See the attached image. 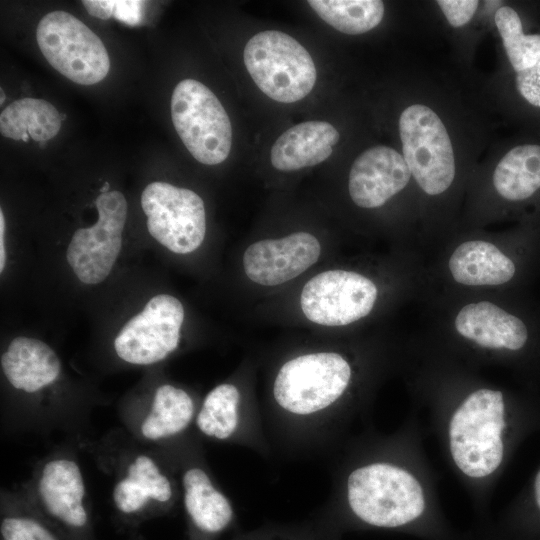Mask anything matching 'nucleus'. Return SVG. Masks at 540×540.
Returning a JSON list of instances; mask_svg holds the SVG:
<instances>
[{
  "instance_id": "f257e3e1",
  "label": "nucleus",
  "mask_w": 540,
  "mask_h": 540,
  "mask_svg": "<svg viewBox=\"0 0 540 540\" xmlns=\"http://www.w3.org/2000/svg\"><path fill=\"white\" fill-rule=\"evenodd\" d=\"M504 407L500 391L479 389L454 412L449 424L450 451L465 475L483 478L501 464Z\"/></svg>"
},
{
  "instance_id": "f03ea898",
  "label": "nucleus",
  "mask_w": 540,
  "mask_h": 540,
  "mask_svg": "<svg viewBox=\"0 0 540 540\" xmlns=\"http://www.w3.org/2000/svg\"><path fill=\"white\" fill-rule=\"evenodd\" d=\"M24 493L65 540H96L84 476L73 456L46 458Z\"/></svg>"
},
{
  "instance_id": "7ed1b4c3",
  "label": "nucleus",
  "mask_w": 540,
  "mask_h": 540,
  "mask_svg": "<svg viewBox=\"0 0 540 540\" xmlns=\"http://www.w3.org/2000/svg\"><path fill=\"white\" fill-rule=\"evenodd\" d=\"M243 57L255 84L275 101L296 102L315 85L317 72L309 52L281 31L265 30L252 36Z\"/></svg>"
},
{
  "instance_id": "20e7f679",
  "label": "nucleus",
  "mask_w": 540,
  "mask_h": 540,
  "mask_svg": "<svg viewBox=\"0 0 540 540\" xmlns=\"http://www.w3.org/2000/svg\"><path fill=\"white\" fill-rule=\"evenodd\" d=\"M174 128L191 155L200 163L225 161L232 145L229 116L216 95L194 79L180 81L171 97Z\"/></svg>"
},
{
  "instance_id": "39448f33",
  "label": "nucleus",
  "mask_w": 540,
  "mask_h": 540,
  "mask_svg": "<svg viewBox=\"0 0 540 540\" xmlns=\"http://www.w3.org/2000/svg\"><path fill=\"white\" fill-rule=\"evenodd\" d=\"M36 40L48 63L77 84H96L109 72L110 59L101 39L68 12L46 14L38 23Z\"/></svg>"
},
{
  "instance_id": "423d86ee",
  "label": "nucleus",
  "mask_w": 540,
  "mask_h": 540,
  "mask_svg": "<svg viewBox=\"0 0 540 540\" xmlns=\"http://www.w3.org/2000/svg\"><path fill=\"white\" fill-rule=\"evenodd\" d=\"M403 157L420 188L429 195L447 190L455 177L451 140L439 116L429 107L415 104L399 118Z\"/></svg>"
},
{
  "instance_id": "0eeeda50",
  "label": "nucleus",
  "mask_w": 540,
  "mask_h": 540,
  "mask_svg": "<svg viewBox=\"0 0 540 540\" xmlns=\"http://www.w3.org/2000/svg\"><path fill=\"white\" fill-rule=\"evenodd\" d=\"M194 427L202 437L213 441L243 446L264 457L273 453L262 410L233 382H223L206 394Z\"/></svg>"
},
{
  "instance_id": "6e6552de",
  "label": "nucleus",
  "mask_w": 540,
  "mask_h": 540,
  "mask_svg": "<svg viewBox=\"0 0 540 540\" xmlns=\"http://www.w3.org/2000/svg\"><path fill=\"white\" fill-rule=\"evenodd\" d=\"M151 236L170 251L196 250L206 233L204 202L194 191L166 182H152L141 195Z\"/></svg>"
},
{
  "instance_id": "1a4fd4ad",
  "label": "nucleus",
  "mask_w": 540,
  "mask_h": 540,
  "mask_svg": "<svg viewBox=\"0 0 540 540\" xmlns=\"http://www.w3.org/2000/svg\"><path fill=\"white\" fill-rule=\"evenodd\" d=\"M111 498L120 519L134 526L171 511L180 498V486L158 459L138 452L122 465Z\"/></svg>"
},
{
  "instance_id": "9d476101",
  "label": "nucleus",
  "mask_w": 540,
  "mask_h": 540,
  "mask_svg": "<svg viewBox=\"0 0 540 540\" xmlns=\"http://www.w3.org/2000/svg\"><path fill=\"white\" fill-rule=\"evenodd\" d=\"M377 299L376 285L347 270H328L303 287L300 305L305 317L324 326H344L367 316Z\"/></svg>"
},
{
  "instance_id": "9b49d317",
  "label": "nucleus",
  "mask_w": 540,
  "mask_h": 540,
  "mask_svg": "<svg viewBox=\"0 0 540 540\" xmlns=\"http://www.w3.org/2000/svg\"><path fill=\"white\" fill-rule=\"evenodd\" d=\"M184 455L179 460V486L188 540H220L237 521L233 503L196 448Z\"/></svg>"
},
{
  "instance_id": "f8f14e48",
  "label": "nucleus",
  "mask_w": 540,
  "mask_h": 540,
  "mask_svg": "<svg viewBox=\"0 0 540 540\" xmlns=\"http://www.w3.org/2000/svg\"><path fill=\"white\" fill-rule=\"evenodd\" d=\"M183 319L184 308L177 298L168 294L154 296L116 336V354L134 365H150L164 360L179 345Z\"/></svg>"
},
{
  "instance_id": "ddd939ff",
  "label": "nucleus",
  "mask_w": 540,
  "mask_h": 540,
  "mask_svg": "<svg viewBox=\"0 0 540 540\" xmlns=\"http://www.w3.org/2000/svg\"><path fill=\"white\" fill-rule=\"evenodd\" d=\"M321 253L318 239L307 232H295L279 239H264L244 252L247 277L263 286L286 283L315 264Z\"/></svg>"
},
{
  "instance_id": "4468645a",
  "label": "nucleus",
  "mask_w": 540,
  "mask_h": 540,
  "mask_svg": "<svg viewBox=\"0 0 540 540\" xmlns=\"http://www.w3.org/2000/svg\"><path fill=\"white\" fill-rule=\"evenodd\" d=\"M411 172L402 155L387 146L365 150L353 162L349 173V194L362 208H377L400 192Z\"/></svg>"
},
{
  "instance_id": "2eb2a0df",
  "label": "nucleus",
  "mask_w": 540,
  "mask_h": 540,
  "mask_svg": "<svg viewBox=\"0 0 540 540\" xmlns=\"http://www.w3.org/2000/svg\"><path fill=\"white\" fill-rule=\"evenodd\" d=\"M98 221L91 227L75 231L68 245L66 257L73 267L79 257L91 264L106 262L113 267L119 250L112 244L122 237L127 217V201L119 191L101 193L95 200Z\"/></svg>"
},
{
  "instance_id": "dca6fc26",
  "label": "nucleus",
  "mask_w": 540,
  "mask_h": 540,
  "mask_svg": "<svg viewBox=\"0 0 540 540\" xmlns=\"http://www.w3.org/2000/svg\"><path fill=\"white\" fill-rule=\"evenodd\" d=\"M198 407L185 389L160 385L147 409L136 417L134 430L146 442L180 439L194 426Z\"/></svg>"
},
{
  "instance_id": "f3484780",
  "label": "nucleus",
  "mask_w": 540,
  "mask_h": 540,
  "mask_svg": "<svg viewBox=\"0 0 540 540\" xmlns=\"http://www.w3.org/2000/svg\"><path fill=\"white\" fill-rule=\"evenodd\" d=\"M455 327L463 337L493 349L516 351L525 346L529 337L522 319L487 301L464 306Z\"/></svg>"
},
{
  "instance_id": "a211bd4d",
  "label": "nucleus",
  "mask_w": 540,
  "mask_h": 540,
  "mask_svg": "<svg viewBox=\"0 0 540 540\" xmlns=\"http://www.w3.org/2000/svg\"><path fill=\"white\" fill-rule=\"evenodd\" d=\"M1 367L11 386L28 394L53 385L61 373V361L50 346L23 336L9 343Z\"/></svg>"
},
{
  "instance_id": "6ab92c4d",
  "label": "nucleus",
  "mask_w": 540,
  "mask_h": 540,
  "mask_svg": "<svg viewBox=\"0 0 540 540\" xmlns=\"http://www.w3.org/2000/svg\"><path fill=\"white\" fill-rule=\"evenodd\" d=\"M340 139L339 132L325 121L299 123L283 132L270 152V161L280 171H295L325 161Z\"/></svg>"
},
{
  "instance_id": "aec40b11",
  "label": "nucleus",
  "mask_w": 540,
  "mask_h": 540,
  "mask_svg": "<svg viewBox=\"0 0 540 540\" xmlns=\"http://www.w3.org/2000/svg\"><path fill=\"white\" fill-rule=\"evenodd\" d=\"M449 269L455 281L471 286L504 284L516 273L512 259L485 241L459 245L450 257Z\"/></svg>"
},
{
  "instance_id": "412c9836",
  "label": "nucleus",
  "mask_w": 540,
  "mask_h": 540,
  "mask_svg": "<svg viewBox=\"0 0 540 540\" xmlns=\"http://www.w3.org/2000/svg\"><path fill=\"white\" fill-rule=\"evenodd\" d=\"M62 117L48 101L22 98L9 104L0 114L1 135L13 140L47 142L61 128Z\"/></svg>"
},
{
  "instance_id": "4be33fe9",
  "label": "nucleus",
  "mask_w": 540,
  "mask_h": 540,
  "mask_svg": "<svg viewBox=\"0 0 540 540\" xmlns=\"http://www.w3.org/2000/svg\"><path fill=\"white\" fill-rule=\"evenodd\" d=\"M493 184L509 201H523L540 189V145L516 146L497 164Z\"/></svg>"
},
{
  "instance_id": "5701e85b",
  "label": "nucleus",
  "mask_w": 540,
  "mask_h": 540,
  "mask_svg": "<svg viewBox=\"0 0 540 540\" xmlns=\"http://www.w3.org/2000/svg\"><path fill=\"white\" fill-rule=\"evenodd\" d=\"M0 537L1 540H65L25 493L2 495Z\"/></svg>"
},
{
  "instance_id": "b1692460",
  "label": "nucleus",
  "mask_w": 540,
  "mask_h": 540,
  "mask_svg": "<svg viewBox=\"0 0 540 540\" xmlns=\"http://www.w3.org/2000/svg\"><path fill=\"white\" fill-rule=\"evenodd\" d=\"M308 4L327 24L349 35L372 30L384 16L379 0H310Z\"/></svg>"
},
{
  "instance_id": "393cba45",
  "label": "nucleus",
  "mask_w": 540,
  "mask_h": 540,
  "mask_svg": "<svg viewBox=\"0 0 540 540\" xmlns=\"http://www.w3.org/2000/svg\"><path fill=\"white\" fill-rule=\"evenodd\" d=\"M494 19L514 70L518 73L536 65L540 61V35L524 34L519 15L509 6L500 7Z\"/></svg>"
},
{
  "instance_id": "a878e982",
  "label": "nucleus",
  "mask_w": 540,
  "mask_h": 540,
  "mask_svg": "<svg viewBox=\"0 0 540 540\" xmlns=\"http://www.w3.org/2000/svg\"><path fill=\"white\" fill-rule=\"evenodd\" d=\"M230 540H320L308 521L301 524H268L238 533Z\"/></svg>"
},
{
  "instance_id": "bb28decb",
  "label": "nucleus",
  "mask_w": 540,
  "mask_h": 540,
  "mask_svg": "<svg viewBox=\"0 0 540 540\" xmlns=\"http://www.w3.org/2000/svg\"><path fill=\"white\" fill-rule=\"evenodd\" d=\"M437 4L453 27L468 23L478 7L476 0H439Z\"/></svg>"
},
{
  "instance_id": "cd10ccee",
  "label": "nucleus",
  "mask_w": 540,
  "mask_h": 540,
  "mask_svg": "<svg viewBox=\"0 0 540 540\" xmlns=\"http://www.w3.org/2000/svg\"><path fill=\"white\" fill-rule=\"evenodd\" d=\"M516 86L525 100L540 107V61L532 68L517 73Z\"/></svg>"
},
{
  "instance_id": "c85d7f7f",
  "label": "nucleus",
  "mask_w": 540,
  "mask_h": 540,
  "mask_svg": "<svg viewBox=\"0 0 540 540\" xmlns=\"http://www.w3.org/2000/svg\"><path fill=\"white\" fill-rule=\"evenodd\" d=\"M144 2L136 0L115 1L114 17L131 26L137 25L142 19Z\"/></svg>"
},
{
  "instance_id": "c756f323",
  "label": "nucleus",
  "mask_w": 540,
  "mask_h": 540,
  "mask_svg": "<svg viewBox=\"0 0 540 540\" xmlns=\"http://www.w3.org/2000/svg\"><path fill=\"white\" fill-rule=\"evenodd\" d=\"M87 12L103 20L114 15L115 1L112 0H85L82 2Z\"/></svg>"
},
{
  "instance_id": "7c9ffc66",
  "label": "nucleus",
  "mask_w": 540,
  "mask_h": 540,
  "mask_svg": "<svg viewBox=\"0 0 540 540\" xmlns=\"http://www.w3.org/2000/svg\"><path fill=\"white\" fill-rule=\"evenodd\" d=\"M6 262V251L4 247V234H0V272L3 271Z\"/></svg>"
},
{
  "instance_id": "2f4dec72",
  "label": "nucleus",
  "mask_w": 540,
  "mask_h": 540,
  "mask_svg": "<svg viewBox=\"0 0 540 540\" xmlns=\"http://www.w3.org/2000/svg\"><path fill=\"white\" fill-rule=\"evenodd\" d=\"M534 489H535L536 503H537V506H538V508L540 510V470L537 473L536 478H535Z\"/></svg>"
},
{
  "instance_id": "473e14b6",
  "label": "nucleus",
  "mask_w": 540,
  "mask_h": 540,
  "mask_svg": "<svg viewBox=\"0 0 540 540\" xmlns=\"http://www.w3.org/2000/svg\"><path fill=\"white\" fill-rule=\"evenodd\" d=\"M109 183H104L103 187L101 188V193H106V192H109L108 189H109Z\"/></svg>"
},
{
  "instance_id": "72a5a7b5",
  "label": "nucleus",
  "mask_w": 540,
  "mask_h": 540,
  "mask_svg": "<svg viewBox=\"0 0 540 540\" xmlns=\"http://www.w3.org/2000/svg\"><path fill=\"white\" fill-rule=\"evenodd\" d=\"M128 540H143V538L138 534H133Z\"/></svg>"
},
{
  "instance_id": "f704fd0d",
  "label": "nucleus",
  "mask_w": 540,
  "mask_h": 540,
  "mask_svg": "<svg viewBox=\"0 0 540 540\" xmlns=\"http://www.w3.org/2000/svg\"><path fill=\"white\" fill-rule=\"evenodd\" d=\"M0 94H1V100H0V103L3 104L4 100H5V94L3 92V90L1 89L0 91Z\"/></svg>"
}]
</instances>
